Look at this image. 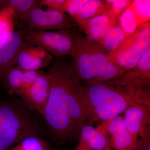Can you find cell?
<instances>
[{"label": "cell", "instance_id": "cell-1", "mask_svg": "<svg viewBox=\"0 0 150 150\" xmlns=\"http://www.w3.org/2000/svg\"><path fill=\"white\" fill-rule=\"evenodd\" d=\"M47 73L51 90L42 116L54 139L71 142L89 116L83 84L72 65H55Z\"/></svg>", "mask_w": 150, "mask_h": 150}, {"label": "cell", "instance_id": "cell-2", "mask_svg": "<svg viewBox=\"0 0 150 150\" xmlns=\"http://www.w3.org/2000/svg\"><path fill=\"white\" fill-rule=\"evenodd\" d=\"M150 80L129 70L113 79L82 83L89 118L110 121L132 105H150Z\"/></svg>", "mask_w": 150, "mask_h": 150}, {"label": "cell", "instance_id": "cell-3", "mask_svg": "<svg viewBox=\"0 0 150 150\" xmlns=\"http://www.w3.org/2000/svg\"><path fill=\"white\" fill-rule=\"evenodd\" d=\"M69 55L76 75L82 83L113 79L128 71L112 63L99 45L76 32Z\"/></svg>", "mask_w": 150, "mask_h": 150}, {"label": "cell", "instance_id": "cell-4", "mask_svg": "<svg viewBox=\"0 0 150 150\" xmlns=\"http://www.w3.org/2000/svg\"><path fill=\"white\" fill-rule=\"evenodd\" d=\"M30 109L18 102H0V145L7 150L39 129Z\"/></svg>", "mask_w": 150, "mask_h": 150}, {"label": "cell", "instance_id": "cell-5", "mask_svg": "<svg viewBox=\"0 0 150 150\" xmlns=\"http://www.w3.org/2000/svg\"><path fill=\"white\" fill-rule=\"evenodd\" d=\"M149 49L150 23L148 22L140 25L107 56L112 63L122 69L131 70Z\"/></svg>", "mask_w": 150, "mask_h": 150}, {"label": "cell", "instance_id": "cell-6", "mask_svg": "<svg viewBox=\"0 0 150 150\" xmlns=\"http://www.w3.org/2000/svg\"><path fill=\"white\" fill-rule=\"evenodd\" d=\"M21 27L23 30L75 31L78 28L72 18L58 11L43 9L40 5L30 11Z\"/></svg>", "mask_w": 150, "mask_h": 150}, {"label": "cell", "instance_id": "cell-7", "mask_svg": "<svg viewBox=\"0 0 150 150\" xmlns=\"http://www.w3.org/2000/svg\"><path fill=\"white\" fill-rule=\"evenodd\" d=\"M23 31L26 41L54 56L70 54L72 49L75 31Z\"/></svg>", "mask_w": 150, "mask_h": 150}, {"label": "cell", "instance_id": "cell-8", "mask_svg": "<svg viewBox=\"0 0 150 150\" xmlns=\"http://www.w3.org/2000/svg\"><path fill=\"white\" fill-rule=\"evenodd\" d=\"M150 108V105H134L125 111L123 118L126 128L135 138H142L141 143L149 141Z\"/></svg>", "mask_w": 150, "mask_h": 150}, {"label": "cell", "instance_id": "cell-9", "mask_svg": "<svg viewBox=\"0 0 150 150\" xmlns=\"http://www.w3.org/2000/svg\"><path fill=\"white\" fill-rule=\"evenodd\" d=\"M26 41L22 30L8 33L0 38V79L12 67H15L19 51Z\"/></svg>", "mask_w": 150, "mask_h": 150}, {"label": "cell", "instance_id": "cell-10", "mask_svg": "<svg viewBox=\"0 0 150 150\" xmlns=\"http://www.w3.org/2000/svg\"><path fill=\"white\" fill-rule=\"evenodd\" d=\"M51 80L48 73L43 71L30 87L20 96L31 110L38 112L41 116L49 98Z\"/></svg>", "mask_w": 150, "mask_h": 150}, {"label": "cell", "instance_id": "cell-11", "mask_svg": "<svg viewBox=\"0 0 150 150\" xmlns=\"http://www.w3.org/2000/svg\"><path fill=\"white\" fill-rule=\"evenodd\" d=\"M107 131L111 150H140L141 141L128 131L123 117L118 115L108 121Z\"/></svg>", "mask_w": 150, "mask_h": 150}, {"label": "cell", "instance_id": "cell-12", "mask_svg": "<svg viewBox=\"0 0 150 150\" xmlns=\"http://www.w3.org/2000/svg\"><path fill=\"white\" fill-rule=\"evenodd\" d=\"M52 58L43 48L26 40L18 54L15 66L24 70H40L48 67Z\"/></svg>", "mask_w": 150, "mask_h": 150}, {"label": "cell", "instance_id": "cell-13", "mask_svg": "<svg viewBox=\"0 0 150 150\" xmlns=\"http://www.w3.org/2000/svg\"><path fill=\"white\" fill-rule=\"evenodd\" d=\"M105 131L85 124L80 132L79 142L76 150H103L110 148L109 139Z\"/></svg>", "mask_w": 150, "mask_h": 150}, {"label": "cell", "instance_id": "cell-14", "mask_svg": "<svg viewBox=\"0 0 150 150\" xmlns=\"http://www.w3.org/2000/svg\"><path fill=\"white\" fill-rule=\"evenodd\" d=\"M116 21L109 16L103 15L87 20L86 36L98 44L104 37L108 28L116 25Z\"/></svg>", "mask_w": 150, "mask_h": 150}, {"label": "cell", "instance_id": "cell-15", "mask_svg": "<svg viewBox=\"0 0 150 150\" xmlns=\"http://www.w3.org/2000/svg\"><path fill=\"white\" fill-rule=\"evenodd\" d=\"M129 35L125 32L120 25H112L109 27L98 45L108 55L123 43Z\"/></svg>", "mask_w": 150, "mask_h": 150}, {"label": "cell", "instance_id": "cell-16", "mask_svg": "<svg viewBox=\"0 0 150 150\" xmlns=\"http://www.w3.org/2000/svg\"><path fill=\"white\" fill-rule=\"evenodd\" d=\"M109 6L106 1L89 0L81 8L73 19L75 22L83 20H89L96 17L108 15Z\"/></svg>", "mask_w": 150, "mask_h": 150}, {"label": "cell", "instance_id": "cell-17", "mask_svg": "<svg viewBox=\"0 0 150 150\" xmlns=\"http://www.w3.org/2000/svg\"><path fill=\"white\" fill-rule=\"evenodd\" d=\"M24 70L18 67H12L2 79L8 91L11 94L20 95L22 91Z\"/></svg>", "mask_w": 150, "mask_h": 150}, {"label": "cell", "instance_id": "cell-18", "mask_svg": "<svg viewBox=\"0 0 150 150\" xmlns=\"http://www.w3.org/2000/svg\"><path fill=\"white\" fill-rule=\"evenodd\" d=\"M40 5V1L37 0H8L7 4V6L13 9L16 22L19 21L21 26L27 18L30 11Z\"/></svg>", "mask_w": 150, "mask_h": 150}, {"label": "cell", "instance_id": "cell-19", "mask_svg": "<svg viewBox=\"0 0 150 150\" xmlns=\"http://www.w3.org/2000/svg\"><path fill=\"white\" fill-rule=\"evenodd\" d=\"M16 17L13 9L7 6L0 11V38L15 31Z\"/></svg>", "mask_w": 150, "mask_h": 150}, {"label": "cell", "instance_id": "cell-20", "mask_svg": "<svg viewBox=\"0 0 150 150\" xmlns=\"http://www.w3.org/2000/svg\"><path fill=\"white\" fill-rule=\"evenodd\" d=\"M119 17L120 26L125 32L129 35L135 32L140 26L131 4L123 11Z\"/></svg>", "mask_w": 150, "mask_h": 150}, {"label": "cell", "instance_id": "cell-21", "mask_svg": "<svg viewBox=\"0 0 150 150\" xmlns=\"http://www.w3.org/2000/svg\"><path fill=\"white\" fill-rule=\"evenodd\" d=\"M10 150H48V146L37 136H30L19 142Z\"/></svg>", "mask_w": 150, "mask_h": 150}, {"label": "cell", "instance_id": "cell-22", "mask_svg": "<svg viewBox=\"0 0 150 150\" xmlns=\"http://www.w3.org/2000/svg\"><path fill=\"white\" fill-rule=\"evenodd\" d=\"M139 25L150 22V0H135L131 4Z\"/></svg>", "mask_w": 150, "mask_h": 150}, {"label": "cell", "instance_id": "cell-23", "mask_svg": "<svg viewBox=\"0 0 150 150\" xmlns=\"http://www.w3.org/2000/svg\"><path fill=\"white\" fill-rule=\"evenodd\" d=\"M132 71L139 76L150 80V49L145 53Z\"/></svg>", "mask_w": 150, "mask_h": 150}, {"label": "cell", "instance_id": "cell-24", "mask_svg": "<svg viewBox=\"0 0 150 150\" xmlns=\"http://www.w3.org/2000/svg\"><path fill=\"white\" fill-rule=\"evenodd\" d=\"M133 1L129 0H107L106 1L109 5L108 15L114 20L117 21L120 14L132 3Z\"/></svg>", "mask_w": 150, "mask_h": 150}, {"label": "cell", "instance_id": "cell-25", "mask_svg": "<svg viewBox=\"0 0 150 150\" xmlns=\"http://www.w3.org/2000/svg\"><path fill=\"white\" fill-rule=\"evenodd\" d=\"M89 0H65V11L72 18L77 15Z\"/></svg>", "mask_w": 150, "mask_h": 150}, {"label": "cell", "instance_id": "cell-26", "mask_svg": "<svg viewBox=\"0 0 150 150\" xmlns=\"http://www.w3.org/2000/svg\"><path fill=\"white\" fill-rule=\"evenodd\" d=\"M43 72V71L41 69L24 70L23 85L22 91L21 94L30 87L34 83L37 78Z\"/></svg>", "mask_w": 150, "mask_h": 150}, {"label": "cell", "instance_id": "cell-27", "mask_svg": "<svg viewBox=\"0 0 150 150\" xmlns=\"http://www.w3.org/2000/svg\"><path fill=\"white\" fill-rule=\"evenodd\" d=\"M40 1V6H45L46 9L58 11L62 13L65 11V0H41Z\"/></svg>", "mask_w": 150, "mask_h": 150}, {"label": "cell", "instance_id": "cell-28", "mask_svg": "<svg viewBox=\"0 0 150 150\" xmlns=\"http://www.w3.org/2000/svg\"><path fill=\"white\" fill-rule=\"evenodd\" d=\"M8 0H0V11L3 8L7 6Z\"/></svg>", "mask_w": 150, "mask_h": 150}, {"label": "cell", "instance_id": "cell-29", "mask_svg": "<svg viewBox=\"0 0 150 150\" xmlns=\"http://www.w3.org/2000/svg\"><path fill=\"white\" fill-rule=\"evenodd\" d=\"M0 150H6L5 149H4V148L2 147L0 145Z\"/></svg>", "mask_w": 150, "mask_h": 150}]
</instances>
